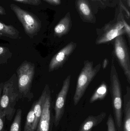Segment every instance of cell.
I'll return each instance as SVG.
<instances>
[{"instance_id":"obj_1","label":"cell","mask_w":130,"mask_h":131,"mask_svg":"<svg viewBox=\"0 0 130 131\" xmlns=\"http://www.w3.org/2000/svg\"><path fill=\"white\" fill-rule=\"evenodd\" d=\"M110 91L114 115V121L117 131H121L123 122L122 88L114 61L110 74Z\"/></svg>"},{"instance_id":"obj_2","label":"cell","mask_w":130,"mask_h":131,"mask_svg":"<svg viewBox=\"0 0 130 131\" xmlns=\"http://www.w3.org/2000/svg\"><path fill=\"white\" fill-rule=\"evenodd\" d=\"M101 68V64H98L94 66L93 61L88 60L84 61V66L78 77L75 92L73 97L75 106L78 104L84 94L89 84L99 72Z\"/></svg>"},{"instance_id":"obj_3","label":"cell","mask_w":130,"mask_h":131,"mask_svg":"<svg viewBox=\"0 0 130 131\" xmlns=\"http://www.w3.org/2000/svg\"><path fill=\"white\" fill-rule=\"evenodd\" d=\"M0 100V109L4 113L5 117L11 121L15 114V105L19 97L13 81L10 80L5 83Z\"/></svg>"},{"instance_id":"obj_4","label":"cell","mask_w":130,"mask_h":131,"mask_svg":"<svg viewBox=\"0 0 130 131\" xmlns=\"http://www.w3.org/2000/svg\"><path fill=\"white\" fill-rule=\"evenodd\" d=\"M10 7L23 25L25 33L31 38L36 35L42 27L39 18L33 13L15 4H11Z\"/></svg>"},{"instance_id":"obj_5","label":"cell","mask_w":130,"mask_h":131,"mask_svg":"<svg viewBox=\"0 0 130 131\" xmlns=\"http://www.w3.org/2000/svg\"><path fill=\"white\" fill-rule=\"evenodd\" d=\"M114 52L119 64L124 72L127 81L130 84V51L126 41L123 35L114 40Z\"/></svg>"},{"instance_id":"obj_6","label":"cell","mask_w":130,"mask_h":131,"mask_svg":"<svg viewBox=\"0 0 130 131\" xmlns=\"http://www.w3.org/2000/svg\"><path fill=\"white\" fill-rule=\"evenodd\" d=\"M122 11L120 12L117 21L106 25L99 32L95 40L96 45L105 43L114 40L116 38L126 34L121 20Z\"/></svg>"},{"instance_id":"obj_7","label":"cell","mask_w":130,"mask_h":131,"mask_svg":"<svg viewBox=\"0 0 130 131\" xmlns=\"http://www.w3.org/2000/svg\"><path fill=\"white\" fill-rule=\"evenodd\" d=\"M18 88L19 93L25 97L28 94L35 74V66L24 61L18 69Z\"/></svg>"},{"instance_id":"obj_8","label":"cell","mask_w":130,"mask_h":131,"mask_svg":"<svg viewBox=\"0 0 130 131\" xmlns=\"http://www.w3.org/2000/svg\"><path fill=\"white\" fill-rule=\"evenodd\" d=\"M71 78V75H68L63 81L62 87L56 99L54 106L55 115L53 118V123L55 127L59 125L64 115L66 98L70 87Z\"/></svg>"},{"instance_id":"obj_9","label":"cell","mask_w":130,"mask_h":131,"mask_svg":"<svg viewBox=\"0 0 130 131\" xmlns=\"http://www.w3.org/2000/svg\"><path fill=\"white\" fill-rule=\"evenodd\" d=\"M76 47V43L71 41L55 54L50 63L49 72H51L62 67L73 53Z\"/></svg>"},{"instance_id":"obj_10","label":"cell","mask_w":130,"mask_h":131,"mask_svg":"<svg viewBox=\"0 0 130 131\" xmlns=\"http://www.w3.org/2000/svg\"><path fill=\"white\" fill-rule=\"evenodd\" d=\"M51 98L50 92L48 91L42 111V114L36 131H49L51 121Z\"/></svg>"},{"instance_id":"obj_11","label":"cell","mask_w":130,"mask_h":131,"mask_svg":"<svg viewBox=\"0 0 130 131\" xmlns=\"http://www.w3.org/2000/svg\"><path fill=\"white\" fill-rule=\"evenodd\" d=\"M107 116L105 112H102L96 116H89L80 125L78 131H92L96 126L100 124Z\"/></svg>"},{"instance_id":"obj_12","label":"cell","mask_w":130,"mask_h":131,"mask_svg":"<svg viewBox=\"0 0 130 131\" xmlns=\"http://www.w3.org/2000/svg\"><path fill=\"white\" fill-rule=\"evenodd\" d=\"M126 93L124 96V118L121 131H130V88L127 86Z\"/></svg>"},{"instance_id":"obj_13","label":"cell","mask_w":130,"mask_h":131,"mask_svg":"<svg viewBox=\"0 0 130 131\" xmlns=\"http://www.w3.org/2000/svg\"><path fill=\"white\" fill-rule=\"evenodd\" d=\"M76 5L79 14L84 20L92 23L95 22L91 8L87 0H77Z\"/></svg>"},{"instance_id":"obj_14","label":"cell","mask_w":130,"mask_h":131,"mask_svg":"<svg viewBox=\"0 0 130 131\" xmlns=\"http://www.w3.org/2000/svg\"><path fill=\"white\" fill-rule=\"evenodd\" d=\"M71 20L70 13L68 12L56 25L54 28V34L59 37L67 34L71 27Z\"/></svg>"},{"instance_id":"obj_15","label":"cell","mask_w":130,"mask_h":131,"mask_svg":"<svg viewBox=\"0 0 130 131\" xmlns=\"http://www.w3.org/2000/svg\"><path fill=\"white\" fill-rule=\"evenodd\" d=\"M0 35L13 39L20 38V33L12 25H8L0 22Z\"/></svg>"},{"instance_id":"obj_16","label":"cell","mask_w":130,"mask_h":131,"mask_svg":"<svg viewBox=\"0 0 130 131\" xmlns=\"http://www.w3.org/2000/svg\"><path fill=\"white\" fill-rule=\"evenodd\" d=\"M108 91L107 85L105 82H103L92 95L89 102L93 103L98 100H103L107 95Z\"/></svg>"},{"instance_id":"obj_17","label":"cell","mask_w":130,"mask_h":131,"mask_svg":"<svg viewBox=\"0 0 130 131\" xmlns=\"http://www.w3.org/2000/svg\"><path fill=\"white\" fill-rule=\"evenodd\" d=\"M35 116L33 106L32 107L27 115L23 131H36L35 128Z\"/></svg>"},{"instance_id":"obj_18","label":"cell","mask_w":130,"mask_h":131,"mask_svg":"<svg viewBox=\"0 0 130 131\" xmlns=\"http://www.w3.org/2000/svg\"><path fill=\"white\" fill-rule=\"evenodd\" d=\"M21 119L22 111L20 109H18L9 131H21Z\"/></svg>"},{"instance_id":"obj_19","label":"cell","mask_w":130,"mask_h":131,"mask_svg":"<svg viewBox=\"0 0 130 131\" xmlns=\"http://www.w3.org/2000/svg\"><path fill=\"white\" fill-rule=\"evenodd\" d=\"M107 131H117L114 123V120L111 114H110L108 118L107 122Z\"/></svg>"},{"instance_id":"obj_20","label":"cell","mask_w":130,"mask_h":131,"mask_svg":"<svg viewBox=\"0 0 130 131\" xmlns=\"http://www.w3.org/2000/svg\"><path fill=\"white\" fill-rule=\"evenodd\" d=\"M25 4L38 6L41 4L40 0H14Z\"/></svg>"},{"instance_id":"obj_21","label":"cell","mask_w":130,"mask_h":131,"mask_svg":"<svg viewBox=\"0 0 130 131\" xmlns=\"http://www.w3.org/2000/svg\"><path fill=\"white\" fill-rule=\"evenodd\" d=\"M121 20H122V22L123 24L124 27L125 29V31H126V34L127 35V38H128V41H129V43H130V25L128 24V23L126 22V20L124 18L123 14H121Z\"/></svg>"},{"instance_id":"obj_22","label":"cell","mask_w":130,"mask_h":131,"mask_svg":"<svg viewBox=\"0 0 130 131\" xmlns=\"http://www.w3.org/2000/svg\"><path fill=\"white\" fill-rule=\"evenodd\" d=\"M5 114L0 109V131H5Z\"/></svg>"},{"instance_id":"obj_23","label":"cell","mask_w":130,"mask_h":131,"mask_svg":"<svg viewBox=\"0 0 130 131\" xmlns=\"http://www.w3.org/2000/svg\"><path fill=\"white\" fill-rule=\"evenodd\" d=\"M8 51L9 50L7 48L0 46V60L3 59L4 57H6Z\"/></svg>"},{"instance_id":"obj_24","label":"cell","mask_w":130,"mask_h":131,"mask_svg":"<svg viewBox=\"0 0 130 131\" xmlns=\"http://www.w3.org/2000/svg\"><path fill=\"white\" fill-rule=\"evenodd\" d=\"M120 7L121 8V9H122V10H123L125 12L127 17L128 19H129L130 18V16L129 12V10L127 9V8L126 7L125 5H124V4H123V2H122L121 1H120Z\"/></svg>"},{"instance_id":"obj_25","label":"cell","mask_w":130,"mask_h":131,"mask_svg":"<svg viewBox=\"0 0 130 131\" xmlns=\"http://www.w3.org/2000/svg\"><path fill=\"white\" fill-rule=\"evenodd\" d=\"M43 1L53 5H59L61 3V0H43Z\"/></svg>"},{"instance_id":"obj_26","label":"cell","mask_w":130,"mask_h":131,"mask_svg":"<svg viewBox=\"0 0 130 131\" xmlns=\"http://www.w3.org/2000/svg\"><path fill=\"white\" fill-rule=\"evenodd\" d=\"M108 60L107 58H105L104 60L103 61V66H102V67H103V69H104L107 68V66L108 64Z\"/></svg>"},{"instance_id":"obj_27","label":"cell","mask_w":130,"mask_h":131,"mask_svg":"<svg viewBox=\"0 0 130 131\" xmlns=\"http://www.w3.org/2000/svg\"><path fill=\"white\" fill-rule=\"evenodd\" d=\"M6 14V12L4 8L2 6L0 5V15H5Z\"/></svg>"},{"instance_id":"obj_28","label":"cell","mask_w":130,"mask_h":131,"mask_svg":"<svg viewBox=\"0 0 130 131\" xmlns=\"http://www.w3.org/2000/svg\"><path fill=\"white\" fill-rule=\"evenodd\" d=\"M2 84H0V100H1V96L2 92Z\"/></svg>"},{"instance_id":"obj_29","label":"cell","mask_w":130,"mask_h":131,"mask_svg":"<svg viewBox=\"0 0 130 131\" xmlns=\"http://www.w3.org/2000/svg\"><path fill=\"white\" fill-rule=\"evenodd\" d=\"M2 35H0V37H2Z\"/></svg>"},{"instance_id":"obj_30","label":"cell","mask_w":130,"mask_h":131,"mask_svg":"<svg viewBox=\"0 0 130 131\" xmlns=\"http://www.w3.org/2000/svg\"><path fill=\"white\" fill-rule=\"evenodd\" d=\"M103 1H106V0H103Z\"/></svg>"},{"instance_id":"obj_31","label":"cell","mask_w":130,"mask_h":131,"mask_svg":"<svg viewBox=\"0 0 130 131\" xmlns=\"http://www.w3.org/2000/svg\"><path fill=\"white\" fill-rule=\"evenodd\" d=\"M72 131V130H70V131Z\"/></svg>"},{"instance_id":"obj_32","label":"cell","mask_w":130,"mask_h":131,"mask_svg":"<svg viewBox=\"0 0 130 131\" xmlns=\"http://www.w3.org/2000/svg\"><path fill=\"white\" fill-rule=\"evenodd\" d=\"M124 1H126V0H124Z\"/></svg>"},{"instance_id":"obj_33","label":"cell","mask_w":130,"mask_h":131,"mask_svg":"<svg viewBox=\"0 0 130 131\" xmlns=\"http://www.w3.org/2000/svg\"><path fill=\"white\" fill-rule=\"evenodd\" d=\"M93 1H95V0H93Z\"/></svg>"}]
</instances>
